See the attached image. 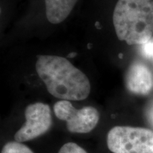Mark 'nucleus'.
Returning <instances> with one entry per match:
<instances>
[{
    "label": "nucleus",
    "instance_id": "obj_5",
    "mask_svg": "<svg viewBox=\"0 0 153 153\" xmlns=\"http://www.w3.org/2000/svg\"><path fill=\"white\" fill-rule=\"evenodd\" d=\"M26 122L15 133L16 142L29 141L45 133L52 126V114L50 106L41 102L34 103L25 110Z\"/></svg>",
    "mask_w": 153,
    "mask_h": 153
},
{
    "label": "nucleus",
    "instance_id": "obj_6",
    "mask_svg": "<svg viewBox=\"0 0 153 153\" xmlns=\"http://www.w3.org/2000/svg\"><path fill=\"white\" fill-rule=\"evenodd\" d=\"M128 90L138 95H147L153 89V73L148 65L140 61L133 62L126 76Z\"/></svg>",
    "mask_w": 153,
    "mask_h": 153
},
{
    "label": "nucleus",
    "instance_id": "obj_9",
    "mask_svg": "<svg viewBox=\"0 0 153 153\" xmlns=\"http://www.w3.org/2000/svg\"><path fill=\"white\" fill-rule=\"evenodd\" d=\"M58 153H87L79 145L74 143H68L60 148Z\"/></svg>",
    "mask_w": 153,
    "mask_h": 153
},
{
    "label": "nucleus",
    "instance_id": "obj_2",
    "mask_svg": "<svg viewBox=\"0 0 153 153\" xmlns=\"http://www.w3.org/2000/svg\"><path fill=\"white\" fill-rule=\"evenodd\" d=\"M113 23L120 41L143 45L153 34V0H118Z\"/></svg>",
    "mask_w": 153,
    "mask_h": 153
},
{
    "label": "nucleus",
    "instance_id": "obj_3",
    "mask_svg": "<svg viewBox=\"0 0 153 153\" xmlns=\"http://www.w3.org/2000/svg\"><path fill=\"white\" fill-rule=\"evenodd\" d=\"M107 145L114 153H153V131L130 126H116L107 135Z\"/></svg>",
    "mask_w": 153,
    "mask_h": 153
},
{
    "label": "nucleus",
    "instance_id": "obj_10",
    "mask_svg": "<svg viewBox=\"0 0 153 153\" xmlns=\"http://www.w3.org/2000/svg\"><path fill=\"white\" fill-rule=\"evenodd\" d=\"M148 115H149V118H150L151 123L153 124V106L150 108Z\"/></svg>",
    "mask_w": 153,
    "mask_h": 153
},
{
    "label": "nucleus",
    "instance_id": "obj_8",
    "mask_svg": "<svg viewBox=\"0 0 153 153\" xmlns=\"http://www.w3.org/2000/svg\"><path fill=\"white\" fill-rule=\"evenodd\" d=\"M1 153H34L28 147L22 143L14 141L7 143Z\"/></svg>",
    "mask_w": 153,
    "mask_h": 153
},
{
    "label": "nucleus",
    "instance_id": "obj_1",
    "mask_svg": "<svg viewBox=\"0 0 153 153\" xmlns=\"http://www.w3.org/2000/svg\"><path fill=\"white\" fill-rule=\"evenodd\" d=\"M36 70L48 91L57 99L82 101L90 94L91 85L87 76L65 57L39 55Z\"/></svg>",
    "mask_w": 153,
    "mask_h": 153
},
{
    "label": "nucleus",
    "instance_id": "obj_7",
    "mask_svg": "<svg viewBox=\"0 0 153 153\" xmlns=\"http://www.w3.org/2000/svg\"><path fill=\"white\" fill-rule=\"evenodd\" d=\"M77 0H45L47 19L53 24H58L68 18Z\"/></svg>",
    "mask_w": 153,
    "mask_h": 153
},
{
    "label": "nucleus",
    "instance_id": "obj_4",
    "mask_svg": "<svg viewBox=\"0 0 153 153\" xmlns=\"http://www.w3.org/2000/svg\"><path fill=\"white\" fill-rule=\"evenodd\" d=\"M53 110L58 119L66 122L70 133H88L99 123V111L93 106L76 109L69 101L61 100L55 103Z\"/></svg>",
    "mask_w": 153,
    "mask_h": 153
}]
</instances>
